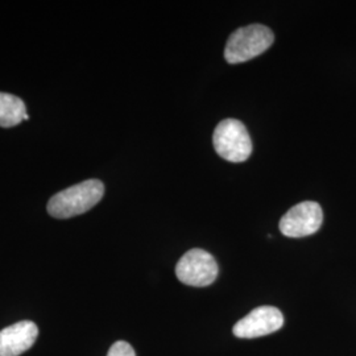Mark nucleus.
Returning <instances> with one entry per match:
<instances>
[{"instance_id":"nucleus-1","label":"nucleus","mask_w":356,"mask_h":356,"mask_svg":"<svg viewBox=\"0 0 356 356\" xmlns=\"http://www.w3.org/2000/svg\"><path fill=\"white\" fill-rule=\"evenodd\" d=\"M104 185L99 179H88L53 195L48 213L56 219H69L91 210L102 200Z\"/></svg>"},{"instance_id":"nucleus-2","label":"nucleus","mask_w":356,"mask_h":356,"mask_svg":"<svg viewBox=\"0 0 356 356\" xmlns=\"http://www.w3.org/2000/svg\"><path fill=\"white\" fill-rule=\"evenodd\" d=\"M273 32L266 26L252 24L236 29L226 44L225 57L229 64L250 61L273 44Z\"/></svg>"},{"instance_id":"nucleus-3","label":"nucleus","mask_w":356,"mask_h":356,"mask_svg":"<svg viewBox=\"0 0 356 356\" xmlns=\"http://www.w3.org/2000/svg\"><path fill=\"white\" fill-rule=\"evenodd\" d=\"M213 143L216 153L229 163H243L252 153V140L242 122L222 120L214 131Z\"/></svg>"},{"instance_id":"nucleus-4","label":"nucleus","mask_w":356,"mask_h":356,"mask_svg":"<svg viewBox=\"0 0 356 356\" xmlns=\"http://www.w3.org/2000/svg\"><path fill=\"white\" fill-rule=\"evenodd\" d=\"M178 280L191 286H207L216 281L218 264L213 254L194 248L184 254L176 267Z\"/></svg>"},{"instance_id":"nucleus-5","label":"nucleus","mask_w":356,"mask_h":356,"mask_svg":"<svg viewBox=\"0 0 356 356\" xmlns=\"http://www.w3.org/2000/svg\"><path fill=\"white\" fill-rule=\"evenodd\" d=\"M322 220L323 213L317 202H301L281 218V234L286 238H305L321 229Z\"/></svg>"},{"instance_id":"nucleus-6","label":"nucleus","mask_w":356,"mask_h":356,"mask_svg":"<svg viewBox=\"0 0 356 356\" xmlns=\"http://www.w3.org/2000/svg\"><path fill=\"white\" fill-rule=\"evenodd\" d=\"M284 325V316L275 306H260L241 319L234 326V335L244 339H252L269 335L280 330Z\"/></svg>"},{"instance_id":"nucleus-7","label":"nucleus","mask_w":356,"mask_h":356,"mask_svg":"<svg viewBox=\"0 0 356 356\" xmlns=\"http://www.w3.org/2000/svg\"><path fill=\"white\" fill-rule=\"evenodd\" d=\"M38 326L31 321L17 322L0 331V356H19L36 342Z\"/></svg>"},{"instance_id":"nucleus-8","label":"nucleus","mask_w":356,"mask_h":356,"mask_svg":"<svg viewBox=\"0 0 356 356\" xmlns=\"http://www.w3.org/2000/svg\"><path fill=\"white\" fill-rule=\"evenodd\" d=\"M29 119L26 103L13 94L0 92V127L10 128Z\"/></svg>"},{"instance_id":"nucleus-9","label":"nucleus","mask_w":356,"mask_h":356,"mask_svg":"<svg viewBox=\"0 0 356 356\" xmlns=\"http://www.w3.org/2000/svg\"><path fill=\"white\" fill-rule=\"evenodd\" d=\"M107 356H136V354L131 344L120 341V342H116L111 346Z\"/></svg>"}]
</instances>
